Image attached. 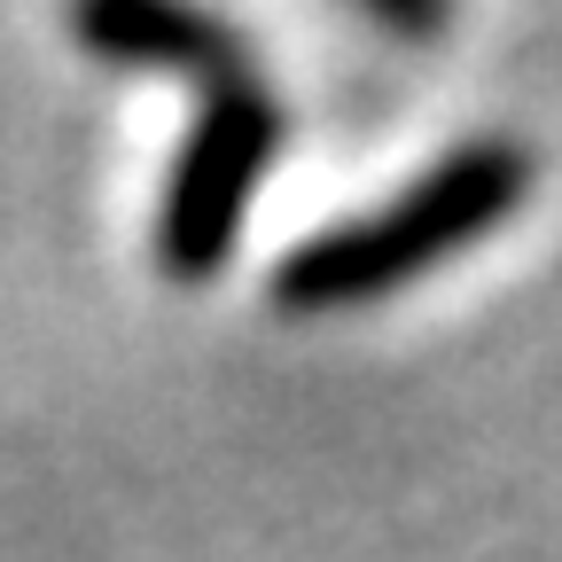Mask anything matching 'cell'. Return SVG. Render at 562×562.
<instances>
[{
	"instance_id": "2",
	"label": "cell",
	"mask_w": 562,
	"mask_h": 562,
	"mask_svg": "<svg viewBox=\"0 0 562 562\" xmlns=\"http://www.w3.org/2000/svg\"><path fill=\"white\" fill-rule=\"evenodd\" d=\"M281 140H290V110H281V94L258 79V70L195 94V117L180 133L172 165H165L157 227H149L165 281L203 290V281H220L235 266L243 227L258 211V188L281 165Z\"/></svg>"
},
{
	"instance_id": "3",
	"label": "cell",
	"mask_w": 562,
	"mask_h": 562,
	"mask_svg": "<svg viewBox=\"0 0 562 562\" xmlns=\"http://www.w3.org/2000/svg\"><path fill=\"white\" fill-rule=\"evenodd\" d=\"M63 24L110 70H157V79H180L195 94L250 79V40L220 9H188V0H79Z\"/></svg>"
},
{
	"instance_id": "1",
	"label": "cell",
	"mask_w": 562,
	"mask_h": 562,
	"mask_svg": "<svg viewBox=\"0 0 562 562\" xmlns=\"http://www.w3.org/2000/svg\"><path fill=\"white\" fill-rule=\"evenodd\" d=\"M531 180H539V165L524 140H508V133L461 140L438 165H422L391 203L351 211V220L290 243L266 273V297L281 313H344V305L391 297L406 281L438 273L446 258H461L469 243H484L492 227H508Z\"/></svg>"
}]
</instances>
